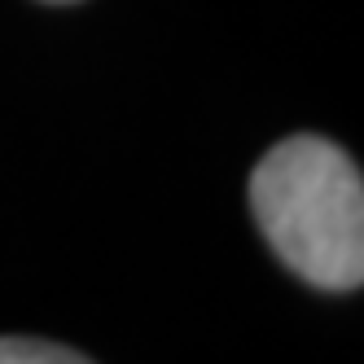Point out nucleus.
I'll return each mask as SVG.
<instances>
[{
  "label": "nucleus",
  "instance_id": "nucleus-1",
  "mask_svg": "<svg viewBox=\"0 0 364 364\" xmlns=\"http://www.w3.org/2000/svg\"><path fill=\"white\" fill-rule=\"evenodd\" d=\"M250 211L290 272L316 290L364 281V180L325 136H290L250 171Z\"/></svg>",
  "mask_w": 364,
  "mask_h": 364
},
{
  "label": "nucleus",
  "instance_id": "nucleus-2",
  "mask_svg": "<svg viewBox=\"0 0 364 364\" xmlns=\"http://www.w3.org/2000/svg\"><path fill=\"white\" fill-rule=\"evenodd\" d=\"M0 364H92V360L58 343H40V338H0Z\"/></svg>",
  "mask_w": 364,
  "mask_h": 364
},
{
  "label": "nucleus",
  "instance_id": "nucleus-3",
  "mask_svg": "<svg viewBox=\"0 0 364 364\" xmlns=\"http://www.w3.org/2000/svg\"><path fill=\"white\" fill-rule=\"evenodd\" d=\"M48 5H75V0H48Z\"/></svg>",
  "mask_w": 364,
  "mask_h": 364
}]
</instances>
